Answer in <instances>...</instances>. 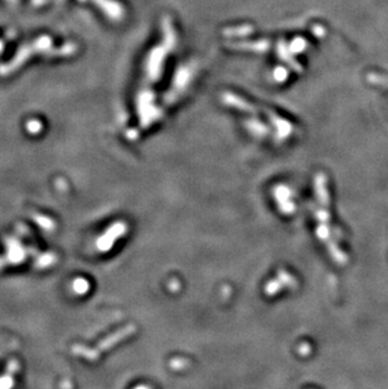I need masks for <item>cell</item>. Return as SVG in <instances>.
Instances as JSON below:
<instances>
[]
</instances>
